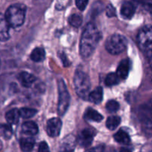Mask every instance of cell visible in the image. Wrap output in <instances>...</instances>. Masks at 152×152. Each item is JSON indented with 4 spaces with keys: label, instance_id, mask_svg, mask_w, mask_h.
I'll return each instance as SVG.
<instances>
[{
    "label": "cell",
    "instance_id": "cell-1",
    "mask_svg": "<svg viewBox=\"0 0 152 152\" xmlns=\"http://www.w3.org/2000/svg\"><path fill=\"white\" fill-rule=\"evenodd\" d=\"M100 33L94 23H88L82 34L80 44V53L83 59H88L96 48Z\"/></svg>",
    "mask_w": 152,
    "mask_h": 152
},
{
    "label": "cell",
    "instance_id": "cell-2",
    "mask_svg": "<svg viewBox=\"0 0 152 152\" xmlns=\"http://www.w3.org/2000/svg\"><path fill=\"white\" fill-rule=\"evenodd\" d=\"M4 18L11 28H19L23 25L25 19V7L22 4L10 5L4 13Z\"/></svg>",
    "mask_w": 152,
    "mask_h": 152
},
{
    "label": "cell",
    "instance_id": "cell-3",
    "mask_svg": "<svg viewBox=\"0 0 152 152\" xmlns=\"http://www.w3.org/2000/svg\"><path fill=\"white\" fill-rule=\"evenodd\" d=\"M74 85L76 93L81 99L88 98L91 85L90 78L86 73L80 70L76 71L74 76Z\"/></svg>",
    "mask_w": 152,
    "mask_h": 152
},
{
    "label": "cell",
    "instance_id": "cell-4",
    "mask_svg": "<svg viewBox=\"0 0 152 152\" xmlns=\"http://www.w3.org/2000/svg\"><path fill=\"white\" fill-rule=\"evenodd\" d=\"M138 117L144 133L152 136V98L140 107Z\"/></svg>",
    "mask_w": 152,
    "mask_h": 152
},
{
    "label": "cell",
    "instance_id": "cell-5",
    "mask_svg": "<svg viewBox=\"0 0 152 152\" xmlns=\"http://www.w3.org/2000/svg\"><path fill=\"white\" fill-rule=\"evenodd\" d=\"M128 42L126 37L121 34H113L105 42L107 51L113 55L123 53L127 47Z\"/></svg>",
    "mask_w": 152,
    "mask_h": 152
},
{
    "label": "cell",
    "instance_id": "cell-6",
    "mask_svg": "<svg viewBox=\"0 0 152 152\" xmlns=\"http://www.w3.org/2000/svg\"><path fill=\"white\" fill-rule=\"evenodd\" d=\"M138 45L146 53L152 52V25H148L142 27L137 34Z\"/></svg>",
    "mask_w": 152,
    "mask_h": 152
},
{
    "label": "cell",
    "instance_id": "cell-7",
    "mask_svg": "<svg viewBox=\"0 0 152 152\" xmlns=\"http://www.w3.org/2000/svg\"><path fill=\"white\" fill-rule=\"evenodd\" d=\"M58 90H59V101H58V114L59 116H63L66 113L71 101L69 92L67 89L66 85L63 80L58 82Z\"/></svg>",
    "mask_w": 152,
    "mask_h": 152
},
{
    "label": "cell",
    "instance_id": "cell-8",
    "mask_svg": "<svg viewBox=\"0 0 152 152\" xmlns=\"http://www.w3.org/2000/svg\"><path fill=\"white\" fill-rule=\"evenodd\" d=\"M94 137V133L93 131L88 129H83L79 134L77 140V142L81 147L86 148V147H88L91 145Z\"/></svg>",
    "mask_w": 152,
    "mask_h": 152
},
{
    "label": "cell",
    "instance_id": "cell-9",
    "mask_svg": "<svg viewBox=\"0 0 152 152\" xmlns=\"http://www.w3.org/2000/svg\"><path fill=\"white\" fill-rule=\"evenodd\" d=\"M62 129V121L59 118H51L47 123V133L51 137L59 134Z\"/></svg>",
    "mask_w": 152,
    "mask_h": 152
},
{
    "label": "cell",
    "instance_id": "cell-10",
    "mask_svg": "<svg viewBox=\"0 0 152 152\" xmlns=\"http://www.w3.org/2000/svg\"><path fill=\"white\" fill-rule=\"evenodd\" d=\"M18 80L23 87L29 88L36 81V77L33 74L26 71H22L18 75Z\"/></svg>",
    "mask_w": 152,
    "mask_h": 152
},
{
    "label": "cell",
    "instance_id": "cell-11",
    "mask_svg": "<svg viewBox=\"0 0 152 152\" xmlns=\"http://www.w3.org/2000/svg\"><path fill=\"white\" fill-rule=\"evenodd\" d=\"M135 13V7L131 1H125L121 6L120 13L124 19H130Z\"/></svg>",
    "mask_w": 152,
    "mask_h": 152
},
{
    "label": "cell",
    "instance_id": "cell-12",
    "mask_svg": "<svg viewBox=\"0 0 152 152\" xmlns=\"http://www.w3.org/2000/svg\"><path fill=\"white\" fill-rule=\"evenodd\" d=\"M130 71V60L129 59H125L120 62L117 68V74L122 80H125L128 77Z\"/></svg>",
    "mask_w": 152,
    "mask_h": 152
},
{
    "label": "cell",
    "instance_id": "cell-13",
    "mask_svg": "<svg viewBox=\"0 0 152 152\" xmlns=\"http://www.w3.org/2000/svg\"><path fill=\"white\" fill-rule=\"evenodd\" d=\"M22 132L28 136H34L39 132L38 126L33 121L25 122L22 126Z\"/></svg>",
    "mask_w": 152,
    "mask_h": 152
},
{
    "label": "cell",
    "instance_id": "cell-14",
    "mask_svg": "<svg viewBox=\"0 0 152 152\" xmlns=\"http://www.w3.org/2000/svg\"><path fill=\"white\" fill-rule=\"evenodd\" d=\"M84 117L88 121H93L96 122V123H99L103 120V117L102 114H100L97 111L91 108H88L86 110L84 114Z\"/></svg>",
    "mask_w": 152,
    "mask_h": 152
},
{
    "label": "cell",
    "instance_id": "cell-15",
    "mask_svg": "<svg viewBox=\"0 0 152 152\" xmlns=\"http://www.w3.org/2000/svg\"><path fill=\"white\" fill-rule=\"evenodd\" d=\"M76 138L73 135H68L64 138L62 142H61L60 150L61 151H72L75 148Z\"/></svg>",
    "mask_w": 152,
    "mask_h": 152
},
{
    "label": "cell",
    "instance_id": "cell-16",
    "mask_svg": "<svg viewBox=\"0 0 152 152\" xmlns=\"http://www.w3.org/2000/svg\"><path fill=\"white\" fill-rule=\"evenodd\" d=\"M102 97H103V89L102 87L99 86L89 94L88 99L90 102L98 105L102 101Z\"/></svg>",
    "mask_w": 152,
    "mask_h": 152
},
{
    "label": "cell",
    "instance_id": "cell-17",
    "mask_svg": "<svg viewBox=\"0 0 152 152\" xmlns=\"http://www.w3.org/2000/svg\"><path fill=\"white\" fill-rule=\"evenodd\" d=\"M20 117L19 110H18L17 108H13V109L7 111L5 114V118L7 123L11 125L17 124L19 123Z\"/></svg>",
    "mask_w": 152,
    "mask_h": 152
},
{
    "label": "cell",
    "instance_id": "cell-18",
    "mask_svg": "<svg viewBox=\"0 0 152 152\" xmlns=\"http://www.w3.org/2000/svg\"><path fill=\"white\" fill-rule=\"evenodd\" d=\"M0 28H1L0 39H1V42L6 41V40L8 39L9 37H10V35H9V28H10V25L7 22L4 16H1Z\"/></svg>",
    "mask_w": 152,
    "mask_h": 152
},
{
    "label": "cell",
    "instance_id": "cell-19",
    "mask_svg": "<svg viewBox=\"0 0 152 152\" xmlns=\"http://www.w3.org/2000/svg\"><path fill=\"white\" fill-rule=\"evenodd\" d=\"M31 60L36 62H42L45 58V51L42 48H36L33 50V51L31 53Z\"/></svg>",
    "mask_w": 152,
    "mask_h": 152
},
{
    "label": "cell",
    "instance_id": "cell-20",
    "mask_svg": "<svg viewBox=\"0 0 152 152\" xmlns=\"http://www.w3.org/2000/svg\"><path fill=\"white\" fill-rule=\"evenodd\" d=\"M19 145L23 151H31L35 145V140L32 137L22 138L19 141Z\"/></svg>",
    "mask_w": 152,
    "mask_h": 152
},
{
    "label": "cell",
    "instance_id": "cell-21",
    "mask_svg": "<svg viewBox=\"0 0 152 152\" xmlns=\"http://www.w3.org/2000/svg\"><path fill=\"white\" fill-rule=\"evenodd\" d=\"M114 140L122 145H129L131 142V139L129 134L123 130H120L114 134Z\"/></svg>",
    "mask_w": 152,
    "mask_h": 152
},
{
    "label": "cell",
    "instance_id": "cell-22",
    "mask_svg": "<svg viewBox=\"0 0 152 152\" xmlns=\"http://www.w3.org/2000/svg\"><path fill=\"white\" fill-rule=\"evenodd\" d=\"M120 77L117 73H110L105 77V84L108 87L116 86L120 83Z\"/></svg>",
    "mask_w": 152,
    "mask_h": 152
},
{
    "label": "cell",
    "instance_id": "cell-23",
    "mask_svg": "<svg viewBox=\"0 0 152 152\" xmlns=\"http://www.w3.org/2000/svg\"><path fill=\"white\" fill-rule=\"evenodd\" d=\"M120 122H121V119H120V117H117V116H111V117H108V120H107L106 127L109 130L113 131L118 127L119 125L120 124Z\"/></svg>",
    "mask_w": 152,
    "mask_h": 152
},
{
    "label": "cell",
    "instance_id": "cell-24",
    "mask_svg": "<svg viewBox=\"0 0 152 152\" xmlns=\"http://www.w3.org/2000/svg\"><path fill=\"white\" fill-rule=\"evenodd\" d=\"M19 113H20L21 117L24 119H29L36 115L37 111L34 108H22L21 109H19Z\"/></svg>",
    "mask_w": 152,
    "mask_h": 152
},
{
    "label": "cell",
    "instance_id": "cell-25",
    "mask_svg": "<svg viewBox=\"0 0 152 152\" xmlns=\"http://www.w3.org/2000/svg\"><path fill=\"white\" fill-rule=\"evenodd\" d=\"M68 22H69V24L71 26L74 27V28H79L82 25L83 19H82V17L80 15L74 13V14L71 15L69 16V18H68Z\"/></svg>",
    "mask_w": 152,
    "mask_h": 152
},
{
    "label": "cell",
    "instance_id": "cell-26",
    "mask_svg": "<svg viewBox=\"0 0 152 152\" xmlns=\"http://www.w3.org/2000/svg\"><path fill=\"white\" fill-rule=\"evenodd\" d=\"M106 109L110 113H115L120 109V104L114 99H111L106 103Z\"/></svg>",
    "mask_w": 152,
    "mask_h": 152
},
{
    "label": "cell",
    "instance_id": "cell-27",
    "mask_svg": "<svg viewBox=\"0 0 152 152\" xmlns=\"http://www.w3.org/2000/svg\"><path fill=\"white\" fill-rule=\"evenodd\" d=\"M1 135L4 139H10L12 137V129L10 126L6 124H2L1 127Z\"/></svg>",
    "mask_w": 152,
    "mask_h": 152
},
{
    "label": "cell",
    "instance_id": "cell-28",
    "mask_svg": "<svg viewBox=\"0 0 152 152\" xmlns=\"http://www.w3.org/2000/svg\"><path fill=\"white\" fill-rule=\"evenodd\" d=\"M88 3V0H76V5L77 8L81 11L85 10Z\"/></svg>",
    "mask_w": 152,
    "mask_h": 152
},
{
    "label": "cell",
    "instance_id": "cell-29",
    "mask_svg": "<svg viewBox=\"0 0 152 152\" xmlns=\"http://www.w3.org/2000/svg\"><path fill=\"white\" fill-rule=\"evenodd\" d=\"M106 13L107 15H108V16H114L116 14V10H115V8H114V7H113L112 5H111V4H109V5L107 7V9H106Z\"/></svg>",
    "mask_w": 152,
    "mask_h": 152
},
{
    "label": "cell",
    "instance_id": "cell-30",
    "mask_svg": "<svg viewBox=\"0 0 152 152\" xmlns=\"http://www.w3.org/2000/svg\"><path fill=\"white\" fill-rule=\"evenodd\" d=\"M39 151H49V148L48 144L45 142H42L39 146Z\"/></svg>",
    "mask_w": 152,
    "mask_h": 152
},
{
    "label": "cell",
    "instance_id": "cell-31",
    "mask_svg": "<svg viewBox=\"0 0 152 152\" xmlns=\"http://www.w3.org/2000/svg\"><path fill=\"white\" fill-rule=\"evenodd\" d=\"M147 56H148V62H149L150 65V68H151V80L152 83V52L151 53H147Z\"/></svg>",
    "mask_w": 152,
    "mask_h": 152
}]
</instances>
